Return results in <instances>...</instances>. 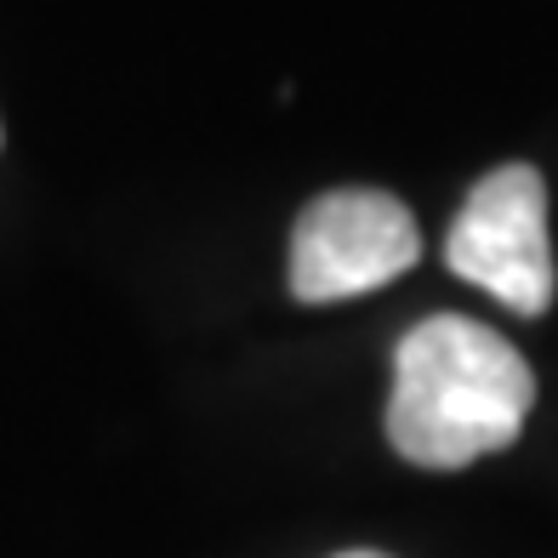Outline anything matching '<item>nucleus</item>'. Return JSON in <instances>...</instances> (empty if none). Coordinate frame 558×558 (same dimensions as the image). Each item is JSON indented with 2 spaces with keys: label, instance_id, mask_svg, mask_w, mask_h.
<instances>
[{
  "label": "nucleus",
  "instance_id": "3",
  "mask_svg": "<svg viewBox=\"0 0 558 558\" xmlns=\"http://www.w3.org/2000/svg\"><path fill=\"white\" fill-rule=\"evenodd\" d=\"M422 257L411 206L383 189H331L308 199L291 228V296L342 302L399 279Z\"/></svg>",
  "mask_w": 558,
  "mask_h": 558
},
{
  "label": "nucleus",
  "instance_id": "2",
  "mask_svg": "<svg viewBox=\"0 0 558 558\" xmlns=\"http://www.w3.org/2000/svg\"><path fill=\"white\" fill-rule=\"evenodd\" d=\"M445 263L468 286L507 302L513 314L524 319L547 314L558 291V268H553V240H547L542 171L513 160V166H496L490 177H478L450 222Z\"/></svg>",
  "mask_w": 558,
  "mask_h": 558
},
{
  "label": "nucleus",
  "instance_id": "4",
  "mask_svg": "<svg viewBox=\"0 0 558 558\" xmlns=\"http://www.w3.org/2000/svg\"><path fill=\"white\" fill-rule=\"evenodd\" d=\"M337 558H388V553H337Z\"/></svg>",
  "mask_w": 558,
  "mask_h": 558
},
{
  "label": "nucleus",
  "instance_id": "1",
  "mask_svg": "<svg viewBox=\"0 0 558 558\" xmlns=\"http://www.w3.org/2000/svg\"><path fill=\"white\" fill-rule=\"evenodd\" d=\"M536 404L530 360L501 331L462 314H434L393 353L388 439L411 468L456 473L507 450Z\"/></svg>",
  "mask_w": 558,
  "mask_h": 558
}]
</instances>
